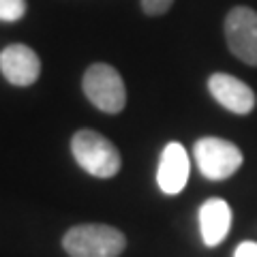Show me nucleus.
<instances>
[{
    "label": "nucleus",
    "instance_id": "f257e3e1",
    "mask_svg": "<svg viewBox=\"0 0 257 257\" xmlns=\"http://www.w3.org/2000/svg\"><path fill=\"white\" fill-rule=\"evenodd\" d=\"M62 246L71 257H118L126 248V238L111 225L86 223L71 227Z\"/></svg>",
    "mask_w": 257,
    "mask_h": 257
},
{
    "label": "nucleus",
    "instance_id": "7ed1b4c3",
    "mask_svg": "<svg viewBox=\"0 0 257 257\" xmlns=\"http://www.w3.org/2000/svg\"><path fill=\"white\" fill-rule=\"evenodd\" d=\"M84 94L96 109L105 114H120L126 105V88L122 75L105 62H94L84 73Z\"/></svg>",
    "mask_w": 257,
    "mask_h": 257
},
{
    "label": "nucleus",
    "instance_id": "9d476101",
    "mask_svg": "<svg viewBox=\"0 0 257 257\" xmlns=\"http://www.w3.org/2000/svg\"><path fill=\"white\" fill-rule=\"evenodd\" d=\"M26 13V0H0V20L18 22Z\"/></svg>",
    "mask_w": 257,
    "mask_h": 257
},
{
    "label": "nucleus",
    "instance_id": "6e6552de",
    "mask_svg": "<svg viewBox=\"0 0 257 257\" xmlns=\"http://www.w3.org/2000/svg\"><path fill=\"white\" fill-rule=\"evenodd\" d=\"M191 174L189 155L182 144L170 142L161 152L159 159V170H157V184L165 195H176L187 187Z\"/></svg>",
    "mask_w": 257,
    "mask_h": 257
},
{
    "label": "nucleus",
    "instance_id": "20e7f679",
    "mask_svg": "<svg viewBox=\"0 0 257 257\" xmlns=\"http://www.w3.org/2000/svg\"><path fill=\"white\" fill-rule=\"evenodd\" d=\"M197 167L208 180H225L242 165V150L223 138H202L193 146Z\"/></svg>",
    "mask_w": 257,
    "mask_h": 257
},
{
    "label": "nucleus",
    "instance_id": "1a4fd4ad",
    "mask_svg": "<svg viewBox=\"0 0 257 257\" xmlns=\"http://www.w3.org/2000/svg\"><path fill=\"white\" fill-rule=\"evenodd\" d=\"M231 227V208L221 197L206 199L199 208V231H202L204 244L216 246L221 244Z\"/></svg>",
    "mask_w": 257,
    "mask_h": 257
},
{
    "label": "nucleus",
    "instance_id": "f8f14e48",
    "mask_svg": "<svg viewBox=\"0 0 257 257\" xmlns=\"http://www.w3.org/2000/svg\"><path fill=\"white\" fill-rule=\"evenodd\" d=\"M234 257H257V242H251L246 240L236 248V255Z\"/></svg>",
    "mask_w": 257,
    "mask_h": 257
},
{
    "label": "nucleus",
    "instance_id": "0eeeda50",
    "mask_svg": "<svg viewBox=\"0 0 257 257\" xmlns=\"http://www.w3.org/2000/svg\"><path fill=\"white\" fill-rule=\"evenodd\" d=\"M208 90L214 96L216 103H221L225 109H229L231 114L246 116L255 109V92L251 86H246L242 79L227 73H214L208 79Z\"/></svg>",
    "mask_w": 257,
    "mask_h": 257
},
{
    "label": "nucleus",
    "instance_id": "9b49d317",
    "mask_svg": "<svg viewBox=\"0 0 257 257\" xmlns=\"http://www.w3.org/2000/svg\"><path fill=\"white\" fill-rule=\"evenodd\" d=\"M172 5L174 0H142V9L146 15H163L165 11H170Z\"/></svg>",
    "mask_w": 257,
    "mask_h": 257
},
{
    "label": "nucleus",
    "instance_id": "f03ea898",
    "mask_svg": "<svg viewBox=\"0 0 257 257\" xmlns=\"http://www.w3.org/2000/svg\"><path fill=\"white\" fill-rule=\"evenodd\" d=\"M71 152H73L77 165L96 178H111L122 167L118 148L105 135L90 131V128H82L73 135Z\"/></svg>",
    "mask_w": 257,
    "mask_h": 257
},
{
    "label": "nucleus",
    "instance_id": "423d86ee",
    "mask_svg": "<svg viewBox=\"0 0 257 257\" xmlns=\"http://www.w3.org/2000/svg\"><path fill=\"white\" fill-rule=\"evenodd\" d=\"M0 71L13 86H32L41 73V60L32 47L13 43L0 52Z\"/></svg>",
    "mask_w": 257,
    "mask_h": 257
},
{
    "label": "nucleus",
    "instance_id": "39448f33",
    "mask_svg": "<svg viewBox=\"0 0 257 257\" xmlns=\"http://www.w3.org/2000/svg\"><path fill=\"white\" fill-rule=\"evenodd\" d=\"M225 39L236 58L257 67V11L248 7L231 9L225 18Z\"/></svg>",
    "mask_w": 257,
    "mask_h": 257
}]
</instances>
